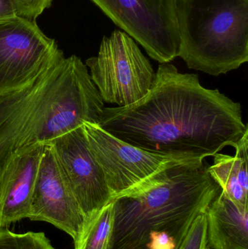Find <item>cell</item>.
Returning <instances> with one entry per match:
<instances>
[{
  "label": "cell",
  "mask_w": 248,
  "mask_h": 249,
  "mask_svg": "<svg viewBox=\"0 0 248 249\" xmlns=\"http://www.w3.org/2000/svg\"><path fill=\"white\" fill-rule=\"evenodd\" d=\"M99 126L147 152L201 159L234 147L248 132L240 103L203 87L198 74L181 73L168 63L159 66L141 100L105 107Z\"/></svg>",
  "instance_id": "obj_1"
},
{
  "label": "cell",
  "mask_w": 248,
  "mask_h": 249,
  "mask_svg": "<svg viewBox=\"0 0 248 249\" xmlns=\"http://www.w3.org/2000/svg\"><path fill=\"white\" fill-rule=\"evenodd\" d=\"M104 108L87 66L62 53L26 86L0 93V162L20 148L46 144L84 123L99 124Z\"/></svg>",
  "instance_id": "obj_2"
},
{
  "label": "cell",
  "mask_w": 248,
  "mask_h": 249,
  "mask_svg": "<svg viewBox=\"0 0 248 249\" xmlns=\"http://www.w3.org/2000/svg\"><path fill=\"white\" fill-rule=\"evenodd\" d=\"M205 160L173 165L147 185L112 199L108 249H147L152 232L165 231L180 247L195 219L221 193Z\"/></svg>",
  "instance_id": "obj_3"
},
{
  "label": "cell",
  "mask_w": 248,
  "mask_h": 249,
  "mask_svg": "<svg viewBox=\"0 0 248 249\" xmlns=\"http://www.w3.org/2000/svg\"><path fill=\"white\" fill-rule=\"evenodd\" d=\"M179 56L191 70L227 74L248 61V0H176Z\"/></svg>",
  "instance_id": "obj_4"
},
{
  "label": "cell",
  "mask_w": 248,
  "mask_h": 249,
  "mask_svg": "<svg viewBox=\"0 0 248 249\" xmlns=\"http://www.w3.org/2000/svg\"><path fill=\"white\" fill-rule=\"evenodd\" d=\"M85 65L103 102L118 107L143 99L155 79L151 63L123 31L103 36L98 55L88 58Z\"/></svg>",
  "instance_id": "obj_5"
},
{
  "label": "cell",
  "mask_w": 248,
  "mask_h": 249,
  "mask_svg": "<svg viewBox=\"0 0 248 249\" xmlns=\"http://www.w3.org/2000/svg\"><path fill=\"white\" fill-rule=\"evenodd\" d=\"M93 156L104 174L112 199L140 188L173 165L201 158L169 156L147 152L112 136L99 124H83Z\"/></svg>",
  "instance_id": "obj_6"
},
{
  "label": "cell",
  "mask_w": 248,
  "mask_h": 249,
  "mask_svg": "<svg viewBox=\"0 0 248 249\" xmlns=\"http://www.w3.org/2000/svg\"><path fill=\"white\" fill-rule=\"evenodd\" d=\"M160 64L179 57L176 0H91Z\"/></svg>",
  "instance_id": "obj_7"
},
{
  "label": "cell",
  "mask_w": 248,
  "mask_h": 249,
  "mask_svg": "<svg viewBox=\"0 0 248 249\" xmlns=\"http://www.w3.org/2000/svg\"><path fill=\"white\" fill-rule=\"evenodd\" d=\"M62 53L35 20L18 16L0 19V93L26 86Z\"/></svg>",
  "instance_id": "obj_8"
},
{
  "label": "cell",
  "mask_w": 248,
  "mask_h": 249,
  "mask_svg": "<svg viewBox=\"0 0 248 249\" xmlns=\"http://www.w3.org/2000/svg\"><path fill=\"white\" fill-rule=\"evenodd\" d=\"M84 221L112 201L104 174L93 156L83 125L50 142Z\"/></svg>",
  "instance_id": "obj_9"
},
{
  "label": "cell",
  "mask_w": 248,
  "mask_h": 249,
  "mask_svg": "<svg viewBox=\"0 0 248 249\" xmlns=\"http://www.w3.org/2000/svg\"><path fill=\"white\" fill-rule=\"evenodd\" d=\"M28 219L51 224L74 241L84 225L83 212L49 143L44 146Z\"/></svg>",
  "instance_id": "obj_10"
},
{
  "label": "cell",
  "mask_w": 248,
  "mask_h": 249,
  "mask_svg": "<svg viewBox=\"0 0 248 249\" xmlns=\"http://www.w3.org/2000/svg\"><path fill=\"white\" fill-rule=\"evenodd\" d=\"M44 146H24L0 162V228L29 217Z\"/></svg>",
  "instance_id": "obj_11"
},
{
  "label": "cell",
  "mask_w": 248,
  "mask_h": 249,
  "mask_svg": "<svg viewBox=\"0 0 248 249\" xmlns=\"http://www.w3.org/2000/svg\"><path fill=\"white\" fill-rule=\"evenodd\" d=\"M209 249H248V212H242L221 190L206 212Z\"/></svg>",
  "instance_id": "obj_12"
},
{
  "label": "cell",
  "mask_w": 248,
  "mask_h": 249,
  "mask_svg": "<svg viewBox=\"0 0 248 249\" xmlns=\"http://www.w3.org/2000/svg\"><path fill=\"white\" fill-rule=\"evenodd\" d=\"M234 148V156L215 154L208 172L240 211L248 212V132Z\"/></svg>",
  "instance_id": "obj_13"
},
{
  "label": "cell",
  "mask_w": 248,
  "mask_h": 249,
  "mask_svg": "<svg viewBox=\"0 0 248 249\" xmlns=\"http://www.w3.org/2000/svg\"><path fill=\"white\" fill-rule=\"evenodd\" d=\"M114 226V207L111 201L84 221L74 241V249H108Z\"/></svg>",
  "instance_id": "obj_14"
},
{
  "label": "cell",
  "mask_w": 248,
  "mask_h": 249,
  "mask_svg": "<svg viewBox=\"0 0 248 249\" xmlns=\"http://www.w3.org/2000/svg\"><path fill=\"white\" fill-rule=\"evenodd\" d=\"M0 249H55L44 232L16 233L0 228Z\"/></svg>",
  "instance_id": "obj_15"
},
{
  "label": "cell",
  "mask_w": 248,
  "mask_h": 249,
  "mask_svg": "<svg viewBox=\"0 0 248 249\" xmlns=\"http://www.w3.org/2000/svg\"><path fill=\"white\" fill-rule=\"evenodd\" d=\"M178 249H209L207 239V219L205 213L198 216L188 231Z\"/></svg>",
  "instance_id": "obj_16"
},
{
  "label": "cell",
  "mask_w": 248,
  "mask_h": 249,
  "mask_svg": "<svg viewBox=\"0 0 248 249\" xmlns=\"http://www.w3.org/2000/svg\"><path fill=\"white\" fill-rule=\"evenodd\" d=\"M17 15L20 17L36 20L45 10L49 8L52 0H12Z\"/></svg>",
  "instance_id": "obj_17"
},
{
  "label": "cell",
  "mask_w": 248,
  "mask_h": 249,
  "mask_svg": "<svg viewBox=\"0 0 248 249\" xmlns=\"http://www.w3.org/2000/svg\"><path fill=\"white\" fill-rule=\"evenodd\" d=\"M147 249H177V244L167 232L158 231L150 234Z\"/></svg>",
  "instance_id": "obj_18"
},
{
  "label": "cell",
  "mask_w": 248,
  "mask_h": 249,
  "mask_svg": "<svg viewBox=\"0 0 248 249\" xmlns=\"http://www.w3.org/2000/svg\"><path fill=\"white\" fill-rule=\"evenodd\" d=\"M17 16L12 0H0V19Z\"/></svg>",
  "instance_id": "obj_19"
}]
</instances>
